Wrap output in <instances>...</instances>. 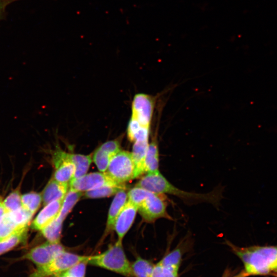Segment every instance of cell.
Masks as SVG:
<instances>
[{"label":"cell","instance_id":"obj_1","mask_svg":"<svg viewBox=\"0 0 277 277\" xmlns=\"http://www.w3.org/2000/svg\"><path fill=\"white\" fill-rule=\"evenodd\" d=\"M135 186L155 193L173 195L189 204L205 202L217 205L222 199V189H220L207 193L190 192L180 189L170 183L159 171L147 173Z\"/></svg>","mask_w":277,"mask_h":277},{"label":"cell","instance_id":"obj_2","mask_svg":"<svg viewBox=\"0 0 277 277\" xmlns=\"http://www.w3.org/2000/svg\"><path fill=\"white\" fill-rule=\"evenodd\" d=\"M226 244L243 263L248 275H266L277 269V246L240 247L228 241Z\"/></svg>","mask_w":277,"mask_h":277},{"label":"cell","instance_id":"obj_3","mask_svg":"<svg viewBox=\"0 0 277 277\" xmlns=\"http://www.w3.org/2000/svg\"><path fill=\"white\" fill-rule=\"evenodd\" d=\"M88 264L114 272L126 277H133L131 263L123 248L122 240L109 246L102 253L88 256Z\"/></svg>","mask_w":277,"mask_h":277},{"label":"cell","instance_id":"obj_4","mask_svg":"<svg viewBox=\"0 0 277 277\" xmlns=\"http://www.w3.org/2000/svg\"><path fill=\"white\" fill-rule=\"evenodd\" d=\"M88 258V256L81 255L65 250L49 263L36 267L28 277H51L65 271L74 264L86 261Z\"/></svg>","mask_w":277,"mask_h":277},{"label":"cell","instance_id":"obj_5","mask_svg":"<svg viewBox=\"0 0 277 277\" xmlns=\"http://www.w3.org/2000/svg\"><path fill=\"white\" fill-rule=\"evenodd\" d=\"M106 173L119 184L135 179L134 165L131 153L121 150L110 160Z\"/></svg>","mask_w":277,"mask_h":277},{"label":"cell","instance_id":"obj_6","mask_svg":"<svg viewBox=\"0 0 277 277\" xmlns=\"http://www.w3.org/2000/svg\"><path fill=\"white\" fill-rule=\"evenodd\" d=\"M164 196V194L150 191L147 196L138 206V211L146 222H153L161 218L173 220L167 212V203Z\"/></svg>","mask_w":277,"mask_h":277},{"label":"cell","instance_id":"obj_7","mask_svg":"<svg viewBox=\"0 0 277 277\" xmlns=\"http://www.w3.org/2000/svg\"><path fill=\"white\" fill-rule=\"evenodd\" d=\"M65 250V247L61 243L47 241L31 249L21 258V260L30 261L38 267L49 263Z\"/></svg>","mask_w":277,"mask_h":277},{"label":"cell","instance_id":"obj_8","mask_svg":"<svg viewBox=\"0 0 277 277\" xmlns=\"http://www.w3.org/2000/svg\"><path fill=\"white\" fill-rule=\"evenodd\" d=\"M52 162L55 168L53 178L60 183L69 184L75 172V166L69 153L56 147L52 153Z\"/></svg>","mask_w":277,"mask_h":277},{"label":"cell","instance_id":"obj_9","mask_svg":"<svg viewBox=\"0 0 277 277\" xmlns=\"http://www.w3.org/2000/svg\"><path fill=\"white\" fill-rule=\"evenodd\" d=\"M114 181L106 172H92L69 183L70 189L77 191H87L107 185H121Z\"/></svg>","mask_w":277,"mask_h":277},{"label":"cell","instance_id":"obj_10","mask_svg":"<svg viewBox=\"0 0 277 277\" xmlns=\"http://www.w3.org/2000/svg\"><path fill=\"white\" fill-rule=\"evenodd\" d=\"M154 105V101L152 96L142 93L136 94L132 103L131 118L141 126L150 128Z\"/></svg>","mask_w":277,"mask_h":277},{"label":"cell","instance_id":"obj_11","mask_svg":"<svg viewBox=\"0 0 277 277\" xmlns=\"http://www.w3.org/2000/svg\"><path fill=\"white\" fill-rule=\"evenodd\" d=\"M121 140L118 137L106 142L95 150L92 159L101 172H106L111 159L121 150Z\"/></svg>","mask_w":277,"mask_h":277},{"label":"cell","instance_id":"obj_12","mask_svg":"<svg viewBox=\"0 0 277 277\" xmlns=\"http://www.w3.org/2000/svg\"><path fill=\"white\" fill-rule=\"evenodd\" d=\"M137 211L138 208L128 201L120 211L113 226V229L118 236V240H123L131 227Z\"/></svg>","mask_w":277,"mask_h":277},{"label":"cell","instance_id":"obj_13","mask_svg":"<svg viewBox=\"0 0 277 277\" xmlns=\"http://www.w3.org/2000/svg\"><path fill=\"white\" fill-rule=\"evenodd\" d=\"M63 201H54L45 205L33 221L32 228L40 231L52 221L58 215Z\"/></svg>","mask_w":277,"mask_h":277},{"label":"cell","instance_id":"obj_14","mask_svg":"<svg viewBox=\"0 0 277 277\" xmlns=\"http://www.w3.org/2000/svg\"><path fill=\"white\" fill-rule=\"evenodd\" d=\"M69 184L60 183L53 178L45 186L41 194L44 205L58 200H63L68 189Z\"/></svg>","mask_w":277,"mask_h":277},{"label":"cell","instance_id":"obj_15","mask_svg":"<svg viewBox=\"0 0 277 277\" xmlns=\"http://www.w3.org/2000/svg\"><path fill=\"white\" fill-rule=\"evenodd\" d=\"M128 194L124 189L118 191L111 204L107 218L106 231L113 229L115 221L128 202Z\"/></svg>","mask_w":277,"mask_h":277},{"label":"cell","instance_id":"obj_16","mask_svg":"<svg viewBox=\"0 0 277 277\" xmlns=\"http://www.w3.org/2000/svg\"><path fill=\"white\" fill-rule=\"evenodd\" d=\"M148 145V141L134 142L131 153L134 165L135 178L145 173V160Z\"/></svg>","mask_w":277,"mask_h":277},{"label":"cell","instance_id":"obj_17","mask_svg":"<svg viewBox=\"0 0 277 277\" xmlns=\"http://www.w3.org/2000/svg\"><path fill=\"white\" fill-rule=\"evenodd\" d=\"M27 228L19 229L8 237L0 241V255L12 250L25 241L27 236Z\"/></svg>","mask_w":277,"mask_h":277},{"label":"cell","instance_id":"obj_18","mask_svg":"<svg viewBox=\"0 0 277 277\" xmlns=\"http://www.w3.org/2000/svg\"><path fill=\"white\" fill-rule=\"evenodd\" d=\"M63 221L58 215L40 231L48 242L53 243H61Z\"/></svg>","mask_w":277,"mask_h":277},{"label":"cell","instance_id":"obj_19","mask_svg":"<svg viewBox=\"0 0 277 277\" xmlns=\"http://www.w3.org/2000/svg\"><path fill=\"white\" fill-rule=\"evenodd\" d=\"M156 140L148 145L145 160V172L147 173L159 171V153Z\"/></svg>","mask_w":277,"mask_h":277},{"label":"cell","instance_id":"obj_20","mask_svg":"<svg viewBox=\"0 0 277 277\" xmlns=\"http://www.w3.org/2000/svg\"><path fill=\"white\" fill-rule=\"evenodd\" d=\"M149 128L141 126L131 118L127 127V136L131 142L148 141Z\"/></svg>","mask_w":277,"mask_h":277},{"label":"cell","instance_id":"obj_21","mask_svg":"<svg viewBox=\"0 0 277 277\" xmlns=\"http://www.w3.org/2000/svg\"><path fill=\"white\" fill-rule=\"evenodd\" d=\"M69 156L75 166V172L73 179L79 178L86 174L92 162L91 156L70 153Z\"/></svg>","mask_w":277,"mask_h":277},{"label":"cell","instance_id":"obj_22","mask_svg":"<svg viewBox=\"0 0 277 277\" xmlns=\"http://www.w3.org/2000/svg\"><path fill=\"white\" fill-rule=\"evenodd\" d=\"M82 192L69 189L64 197L58 216L63 221L82 196Z\"/></svg>","mask_w":277,"mask_h":277},{"label":"cell","instance_id":"obj_23","mask_svg":"<svg viewBox=\"0 0 277 277\" xmlns=\"http://www.w3.org/2000/svg\"><path fill=\"white\" fill-rule=\"evenodd\" d=\"M154 265L149 260L138 256L131 263L133 277H150Z\"/></svg>","mask_w":277,"mask_h":277},{"label":"cell","instance_id":"obj_24","mask_svg":"<svg viewBox=\"0 0 277 277\" xmlns=\"http://www.w3.org/2000/svg\"><path fill=\"white\" fill-rule=\"evenodd\" d=\"M182 255V249L179 247L165 255L158 263L164 267L178 272Z\"/></svg>","mask_w":277,"mask_h":277},{"label":"cell","instance_id":"obj_25","mask_svg":"<svg viewBox=\"0 0 277 277\" xmlns=\"http://www.w3.org/2000/svg\"><path fill=\"white\" fill-rule=\"evenodd\" d=\"M124 189L123 185H107L86 191L84 195L85 197L90 199L108 197L116 194L120 190Z\"/></svg>","mask_w":277,"mask_h":277},{"label":"cell","instance_id":"obj_26","mask_svg":"<svg viewBox=\"0 0 277 277\" xmlns=\"http://www.w3.org/2000/svg\"><path fill=\"white\" fill-rule=\"evenodd\" d=\"M22 207L34 214L42 202L41 194L31 192L21 196Z\"/></svg>","mask_w":277,"mask_h":277},{"label":"cell","instance_id":"obj_27","mask_svg":"<svg viewBox=\"0 0 277 277\" xmlns=\"http://www.w3.org/2000/svg\"><path fill=\"white\" fill-rule=\"evenodd\" d=\"M8 213L19 228L28 227L33 215L22 206L14 211Z\"/></svg>","mask_w":277,"mask_h":277},{"label":"cell","instance_id":"obj_28","mask_svg":"<svg viewBox=\"0 0 277 277\" xmlns=\"http://www.w3.org/2000/svg\"><path fill=\"white\" fill-rule=\"evenodd\" d=\"M19 229L21 228L17 227L9 213L6 212L0 219V241L8 237Z\"/></svg>","mask_w":277,"mask_h":277},{"label":"cell","instance_id":"obj_29","mask_svg":"<svg viewBox=\"0 0 277 277\" xmlns=\"http://www.w3.org/2000/svg\"><path fill=\"white\" fill-rule=\"evenodd\" d=\"M21 195L18 190L11 192L3 201L7 212L14 211L22 206Z\"/></svg>","mask_w":277,"mask_h":277},{"label":"cell","instance_id":"obj_30","mask_svg":"<svg viewBox=\"0 0 277 277\" xmlns=\"http://www.w3.org/2000/svg\"><path fill=\"white\" fill-rule=\"evenodd\" d=\"M150 191L145 189L135 187L129 190L128 194V201L137 208L149 194Z\"/></svg>","mask_w":277,"mask_h":277},{"label":"cell","instance_id":"obj_31","mask_svg":"<svg viewBox=\"0 0 277 277\" xmlns=\"http://www.w3.org/2000/svg\"><path fill=\"white\" fill-rule=\"evenodd\" d=\"M87 260L74 264L64 272L71 277H85L87 265H88Z\"/></svg>","mask_w":277,"mask_h":277},{"label":"cell","instance_id":"obj_32","mask_svg":"<svg viewBox=\"0 0 277 277\" xmlns=\"http://www.w3.org/2000/svg\"><path fill=\"white\" fill-rule=\"evenodd\" d=\"M150 277H178V272L164 267L158 263L154 265Z\"/></svg>","mask_w":277,"mask_h":277},{"label":"cell","instance_id":"obj_33","mask_svg":"<svg viewBox=\"0 0 277 277\" xmlns=\"http://www.w3.org/2000/svg\"><path fill=\"white\" fill-rule=\"evenodd\" d=\"M13 0H0V18L5 12L6 7Z\"/></svg>","mask_w":277,"mask_h":277},{"label":"cell","instance_id":"obj_34","mask_svg":"<svg viewBox=\"0 0 277 277\" xmlns=\"http://www.w3.org/2000/svg\"><path fill=\"white\" fill-rule=\"evenodd\" d=\"M6 210L4 206L3 201L0 200V219L6 213Z\"/></svg>","mask_w":277,"mask_h":277},{"label":"cell","instance_id":"obj_35","mask_svg":"<svg viewBox=\"0 0 277 277\" xmlns=\"http://www.w3.org/2000/svg\"><path fill=\"white\" fill-rule=\"evenodd\" d=\"M249 276L248 274L245 272L244 270L241 271L239 273L231 276V277H247Z\"/></svg>","mask_w":277,"mask_h":277},{"label":"cell","instance_id":"obj_36","mask_svg":"<svg viewBox=\"0 0 277 277\" xmlns=\"http://www.w3.org/2000/svg\"><path fill=\"white\" fill-rule=\"evenodd\" d=\"M51 277H71V276L66 274L65 273L63 272L61 273L53 275Z\"/></svg>","mask_w":277,"mask_h":277},{"label":"cell","instance_id":"obj_37","mask_svg":"<svg viewBox=\"0 0 277 277\" xmlns=\"http://www.w3.org/2000/svg\"><path fill=\"white\" fill-rule=\"evenodd\" d=\"M275 271V272H276V273H275V274H276V275L277 276V269H276Z\"/></svg>","mask_w":277,"mask_h":277}]
</instances>
